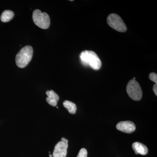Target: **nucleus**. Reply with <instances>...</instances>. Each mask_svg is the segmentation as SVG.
I'll return each mask as SVG.
<instances>
[{
	"mask_svg": "<svg viewBox=\"0 0 157 157\" xmlns=\"http://www.w3.org/2000/svg\"><path fill=\"white\" fill-rule=\"evenodd\" d=\"M80 58L82 64L90 66L95 70H98L101 67V62L98 55L93 51L85 50L80 53Z\"/></svg>",
	"mask_w": 157,
	"mask_h": 157,
	"instance_id": "obj_1",
	"label": "nucleus"
},
{
	"mask_svg": "<svg viewBox=\"0 0 157 157\" xmlns=\"http://www.w3.org/2000/svg\"><path fill=\"white\" fill-rule=\"evenodd\" d=\"M33 50L30 45L23 47L17 53L15 58L16 65L18 67L23 68L26 67L32 60Z\"/></svg>",
	"mask_w": 157,
	"mask_h": 157,
	"instance_id": "obj_2",
	"label": "nucleus"
},
{
	"mask_svg": "<svg viewBox=\"0 0 157 157\" xmlns=\"http://www.w3.org/2000/svg\"><path fill=\"white\" fill-rule=\"evenodd\" d=\"M33 19L35 24L40 28L47 29L50 25L49 15L45 12H42L39 9H36L33 14Z\"/></svg>",
	"mask_w": 157,
	"mask_h": 157,
	"instance_id": "obj_3",
	"label": "nucleus"
},
{
	"mask_svg": "<svg viewBox=\"0 0 157 157\" xmlns=\"http://www.w3.org/2000/svg\"><path fill=\"white\" fill-rule=\"evenodd\" d=\"M127 92L129 97L135 101H139L142 97V91L140 85L135 80H130L126 87Z\"/></svg>",
	"mask_w": 157,
	"mask_h": 157,
	"instance_id": "obj_4",
	"label": "nucleus"
},
{
	"mask_svg": "<svg viewBox=\"0 0 157 157\" xmlns=\"http://www.w3.org/2000/svg\"><path fill=\"white\" fill-rule=\"evenodd\" d=\"M108 25L113 29L121 33L125 32L127 27L121 17L116 14H109L107 18Z\"/></svg>",
	"mask_w": 157,
	"mask_h": 157,
	"instance_id": "obj_5",
	"label": "nucleus"
},
{
	"mask_svg": "<svg viewBox=\"0 0 157 157\" xmlns=\"http://www.w3.org/2000/svg\"><path fill=\"white\" fill-rule=\"evenodd\" d=\"M68 147V143L62 141H59L55 147L52 157H66Z\"/></svg>",
	"mask_w": 157,
	"mask_h": 157,
	"instance_id": "obj_6",
	"label": "nucleus"
},
{
	"mask_svg": "<svg viewBox=\"0 0 157 157\" xmlns=\"http://www.w3.org/2000/svg\"><path fill=\"white\" fill-rule=\"evenodd\" d=\"M117 129L124 133L130 134L136 129L135 124L131 121H124L119 122L116 125Z\"/></svg>",
	"mask_w": 157,
	"mask_h": 157,
	"instance_id": "obj_7",
	"label": "nucleus"
},
{
	"mask_svg": "<svg viewBox=\"0 0 157 157\" xmlns=\"http://www.w3.org/2000/svg\"><path fill=\"white\" fill-rule=\"evenodd\" d=\"M46 94L48 96L46 98V101L48 104L53 107L56 106L59 100V97L57 94L52 90L47 91Z\"/></svg>",
	"mask_w": 157,
	"mask_h": 157,
	"instance_id": "obj_8",
	"label": "nucleus"
},
{
	"mask_svg": "<svg viewBox=\"0 0 157 157\" xmlns=\"http://www.w3.org/2000/svg\"><path fill=\"white\" fill-rule=\"evenodd\" d=\"M132 148L136 154L146 155L148 153V149L145 145L140 142H136L132 144Z\"/></svg>",
	"mask_w": 157,
	"mask_h": 157,
	"instance_id": "obj_9",
	"label": "nucleus"
},
{
	"mask_svg": "<svg viewBox=\"0 0 157 157\" xmlns=\"http://www.w3.org/2000/svg\"><path fill=\"white\" fill-rule=\"evenodd\" d=\"M14 16L13 11L10 10H6L3 11L1 16V20L3 22H8L11 21Z\"/></svg>",
	"mask_w": 157,
	"mask_h": 157,
	"instance_id": "obj_10",
	"label": "nucleus"
},
{
	"mask_svg": "<svg viewBox=\"0 0 157 157\" xmlns=\"http://www.w3.org/2000/svg\"><path fill=\"white\" fill-rule=\"evenodd\" d=\"M64 107L71 114H75L76 113L77 107L76 104L70 101H65L63 103Z\"/></svg>",
	"mask_w": 157,
	"mask_h": 157,
	"instance_id": "obj_11",
	"label": "nucleus"
},
{
	"mask_svg": "<svg viewBox=\"0 0 157 157\" xmlns=\"http://www.w3.org/2000/svg\"><path fill=\"white\" fill-rule=\"evenodd\" d=\"M87 151L85 148H82L80 149L77 157H87Z\"/></svg>",
	"mask_w": 157,
	"mask_h": 157,
	"instance_id": "obj_12",
	"label": "nucleus"
},
{
	"mask_svg": "<svg viewBox=\"0 0 157 157\" xmlns=\"http://www.w3.org/2000/svg\"><path fill=\"white\" fill-rule=\"evenodd\" d=\"M149 78L152 81L157 84V74L155 73H151L149 75Z\"/></svg>",
	"mask_w": 157,
	"mask_h": 157,
	"instance_id": "obj_13",
	"label": "nucleus"
},
{
	"mask_svg": "<svg viewBox=\"0 0 157 157\" xmlns=\"http://www.w3.org/2000/svg\"><path fill=\"white\" fill-rule=\"evenodd\" d=\"M153 90L154 92L155 95L157 96V84H155L154 85L153 88Z\"/></svg>",
	"mask_w": 157,
	"mask_h": 157,
	"instance_id": "obj_14",
	"label": "nucleus"
},
{
	"mask_svg": "<svg viewBox=\"0 0 157 157\" xmlns=\"http://www.w3.org/2000/svg\"><path fill=\"white\" fill-rule=\"evenodd\" d=\"M61 141H63V142H66V143H68L69 142V140L65 138V137H62L61 140Z\"/></svg>",
	"mask_w": 157,
	"mask_h": 157,
	"instance_id": "obj_15",
	"label": "nucleus"
},
{
	"mask_svg": "<svg viewBox=\"0 0 157 157\" xmlns=\"http://www.w3.org/2000/svg\"><path fill=\"white\" fill-rule=\"evenodd\" d=\"M49 157H52V155H49Z\"/></svg>",
	"mask_w": 157,
	"mask_h": 157,
	"instance_id": "obj_16",
	"label": "nucleus"
},
{
	"mask_svg": "<svg viewBox=\"0 0 157 157\" xmlns=\"http://www.w3.org/2000/svg\"><path fill=\"white\" fill-rule=\"evenodd\" d=\"M133 80H135V77H134V78H133Z\"/></svg>",
	"mask_w": 157,
	"mask_h": 157,
	"instance_id": "obj_17",
	"label": "nucleus"
}]
</instances>
